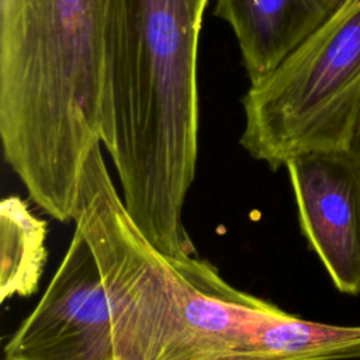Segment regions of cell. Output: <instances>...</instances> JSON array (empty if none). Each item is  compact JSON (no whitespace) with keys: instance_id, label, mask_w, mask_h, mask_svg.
I'll return each mask as SVG.
<instances>
[{"instance_id":"obj_1","label":"cell","mask_w":360,"mask_h":360,"mask_svg":"<svg viewBox=\"0 0 360 360\" xmlns=\"http://www.w3.org/2000/svg\"><path fill=\"white\" fill-rule=\"evenodd\" d=\"M210 0H110L100 139L127 212L163 253L193 256L183 205L198 150L197 51Z\"/></svg>"},{"instance_id":"obj_2","label":"cell","mask_w":360,"mask_h":360,"mask_svg":"<svg viewBox=\"0 0 360 360\" xmlns=\"http://www.w3.org/2000/svg\"><path fill=\"white\" fill-rule=\"evenodd\" d=\"M110 0H0V138L31 200L73 221L84 160L100 139Z\"/></svg>"},{"instance_id":"obj_3","label":"cell","mask_w":360,"mask_h":360,"mask_svg":"<svg viewBox=\"0 0 360 360\" xmlns=\"http://www.w3.org/2000/svg\"><path fill=\"white\" fill-rule=\"evenodd\" d=\"M73 222L100 269L114 360H219L274 307L232 287L207 260L160 252L127 212L100 143L84 160Z\"/></svg>"},{"instance_id":"obj_4","label":"cell","mask_w":360,"mask_h":360,"mask_svg":"<svg viewBox=\"0 0 360 360\" xmlns=\"http://www.w3.org/2000/svg\"><path fill=\"white\" fill-rule=\"evenodd\" d=\"M240 145L276 170L302 153L347 150L360 110V0L338 11L242 98Z\"/></svg>"},{"instance_id":"obj_5","label":"cell","mask_w":360,"mask_h":360,"mask_svg":"<svg viewBox=\"0 0 360 360\" xmlns=\"http://www.w3.org/2000/svg\"><path fill=\"white\" fill-rule=\"evenodd\" d=\"M6 360H114L107 292L96 256L75 226L45 292L4 347Z\"/></svg>"},{"instance_id":"obj_6","label":"cell","mask_w":360,"mask_h":360,"mask_svg":"<svg viewBox=\"0 0 360 360\" xmlns=\"http://www.w3.org/2000/svg\"><path fill=\"white\" fill-rule=\"evenodd\" d=\"M298 222L335 288L360 294V180L347 150L308 152L285 163Z\"/></svg>"},{"instance_id":"obj_7","label":"cell","mask_w":360,"mask_h":360,"mask_svg":"<svg viewBox=\"0 0 360 360\" xmlns=\"http://www.w3.org/2000/svg\"><path fill=\"white\" fill-rule=\"evenodd\" d=\"M345 0H215L240 48L250 84L264 80L321 28Z\"/></svg>"},{"instance_id":"obj_8","label":"cell","mask_w":360,"mask_h":360,"mask_svg":"<svg viewBox=\"0 0 360 360\" xmlns=\"http://www.w3.org/2000/svg\"><path fill=\"white\" fill-rule=\"evenodd\" d=\"M350 359H360V325L302 319L274 307L257 315L219 360Z\"/></svg>"},{"instance_id":"obj_9","label":"cell","mask_w":360,"mask_h":360,"mask_svg":"<svg viewBox=\"0 0 360 360\" xmlns=\"http://www.w3.org/2000/svg\"><path fill=\"white\" fill-rule=\"evenodd\" d=\"M46 222L17 195L0 204V300L31 295L46 262Z\"/></svg>"},{"instance_id":"obj_10","label":"cell","mask_w":360,"mask_h":360,"mask_svg":"<svg viewBox=\"0 0 360 360\" xmlns=\"http://www.w3.org/2000/svg\"><path fill=\"white\" fill-rule=\"evenodd\" d=\"M347 152L352 156V160L354 163V167L357 170V176H359V180H360V110H359V114H357V118H356V122H354V127H353V132H352V138H350V142H349Z\"/></svg>"}]
</instances>
